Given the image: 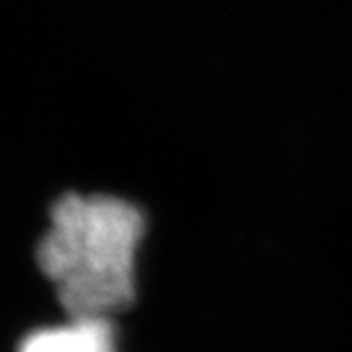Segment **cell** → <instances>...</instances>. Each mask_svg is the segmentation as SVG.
Returning <instances> with one entry per match:
<instances>
[{
  "label": "cell",
  "mask_w": 352,
  "mask_h": 352,
  "mask_svg": "<svg viewBox=\"0 0 352 352\" xmlns=\"http://www.w3.org/2000/svg\"><path fill=\"white\" fill-rule=\"evenodd\" d=\"M142 236V213L117 197L69 192L53 204L37 261L72 318H108L131 305Z\"/></svg>",
  "instance_id": "1"
},
{
  "label": "cell",
  "mask_w": 352,
  "mask_h": 352,
  "mask_svg": "<svg viewBox=\"0 0 352 352\" xmlns=\"http://www.w3.org/2000/svg\"><path fill=\"white\" fill-rule=\"evenodd\" d=\"M19 352H117V332L108 318H69L30 332Z\"/></svg>",
  "instance_id": "2"
}]
</instances>
